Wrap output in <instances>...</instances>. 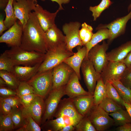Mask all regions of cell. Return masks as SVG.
<instances>
[{"mask_svg": "<svg viewBox=\"0 0 131 131\" xmlns=\"http://www.w3.org/2000/svg\"><path fill=\"white\" fill-rule=\"evenodd\" d=\"M130 88L131 89V87H130Z\"/></svg>", "mask_w": 131, "mask_h": 131, "instance_id": "9f6ffc18", "label": "cell"}, {"mask_svg": "<svg viewBox=\"0 0 131 131\" xmlns=\"http://www.w3.org/2000/svg\"><path fill=\"white\" fill-rule=\"evenodd\" d=\"M107 97L110 98L118 105L124 107V101L121 97L118 91L110 82H108L106 84Z\"/></svg>", "mask_w": 131, "mask_h": 131, "instance_id": "1f68e13d", "label": "cell"}, {"mask_svg": "<svg viewBox=\"0 0 131 131\" xmlns=\"http://www.w3.org/2000/svg\"><path fill=\"white\" fill-rule=\"evenodd\" d=\"M12 60L14 66H32L41 63L46 54L24 49L19 46L11 47L4 52Z\"/></svg>", "mask_w": 131, "mask_h": 131, "instance_id": "7a4b0ae2", "label": "cell"}, {"mask_svg": "<svg viewBox=\"0 0 131 131\" xmlns=\"http://www.w3.org/2000/svg\"><path fill=\"white\" fill-rule=\"evenodd\" d=\"M131 10V3L130 4L128 8V11L129 12Z\"/></svg>", "mask_w": 131, "mask_h": 131, "instance_id": "db71d44e", "label": "cell"}, {"mask_svg": "<svg viewBox=\"0 0 131 131\" xmlns=\"http://www.w3.org/2000/svg\"><path fill=\"white\" fill-rule=\"evenodd\" d=\"M0 100L5 102L10 105L13 109L20 108L21 105L19 98L17 96L7 97H0Z\"/></svg>", "mask_w": 131, "mask_h": 131, "instance_id": "ab89813d", "label": "cell"}, {"mask_svg": "<svg viewBox=\"0 0 131 131\" xmlns=\"http://www.w3.org/2000/svg\"><path fill=\"white\" fill-rule=\"evenodd\" d=\"M74 72L70 66L64 62L53 68L52 72L53 82L52 89L66 85Z\"/></svg>", "mask_w": 131, "mask_h": 131, "instance_id": "4fadbf2b", "label": "cell"}, {"mask_svg": "<svg viewBox=\"0 0 131 131\" xmlns=\"http://www.w3.org/2000/svg\"><path fill=\"white\" fill-rule=\"evenodd\" d=\"M0 77L5 81L8 87L16 90L20 82L12 73L0 70Z\"/></svg>", "mask_w": 131, "mask_h": 131, "instance_id": "f1b7e54d", "label": "cell"}, {"mask_svg": "<svg viewBox=\"0 0 131 131\" xmlns=\"http://www.w3.org/2000/svg\"><path fill=\"white\" fill-rule=\"evenodd\" d=\"M52 69L37 73L26 81L33 87L36 95L44 99L52 89Z\"/></svg>", "mask_w": 131, "mask_h": 131, "instance_id": "3957f363", "label": "cell"}, {"mask_svg": "<svg viewBox=\"0 0 131 131\" xmlns=\"http://www.w3.org/2000/svg\"><path fill=\"white\" fill-rule=\"evenodd\" d=\"M37 0H14L13 5L16 16L25 27L29 18L32 11L37 4Z\"/></svg>", "mask_w": 131, "mask_h": 131, "instance_id": "7c38bea8", "label": "cell"}, {"mask_svg": "<svg viewBox=\"0 0 131 131\" xmlns=\"http://www.w3.org/2000/svg\"><path fill=\"white\" fill-rule=\"evenodd\" d=\"M14 65L11 59L4 52L0 56V70L11 72Z\"/></svg>", "mask_w": 131, "mask_h": 131, "instance_id": "74e56055", "label": "cell"}, {"mask_svg": "<svg viewBox=\"0 0 131 131\" xmlns=\"http://www.w3.org/2000/svg\"><path fill=\"white\" fill-rule=\"evenodd\" d=\"M8 0H0V8L1 9H4L7 6Z\"/></svg>", "mask_w": 131, "mask_h": 131, "instance_id": "f907efd6", "label": "cell"}, {"mask_svg": "<svg viewBox=\"0 0 131 131\" xmlns=\"http://www.w3.org/2000/svg\"><path fill=\"white\" fill-rule=\"evenodd\" d=\"M114 121V125L119 126L126 123H131V117L127 111L123 108L109 114Z\"/></svg>", "mask_w": 131, "mask_h": 131, "instance_id": "d4e9b609", "label": "cell"}, {"mask_svg": "<svg viewBox=\"0 0 131 131\" xmlns=\"http://www.w3.org/2000/svg\"><path fill=\"white\" fill-rule=\"evenodd\" d=\"M117 131H131V123H128L118 126L116 129Z\"/></svg>", "mask_w": 131, "mask_h": 131, "instance_id": "f6af8a7d", "label": "cell"}, {"mask_svg": "<svg viewBox=\"0 0 131 131\" xmlns=\"http://www.w3.org/2000/svg\"><path fill=\"white\" fill-rule=\"evenodd\" d=\"M110 37V33L108 29L102 28L98 30L96 33L93 34L90 41L85 46L87 49V54L85 57L87 58L88 54L92 48L102 41L109 39Z\"/></svg>", "mask_w": 131, "mask_h": 131, "instance_id": "cb8c5ba5", "label": "cell"}, {"mask_svg": "<svg viewBox=\"0 0 131 131\" xmlns=\"http://www.w3.org/2000/svg\"><path fill=\"white\" fill-rule=\"evenodd\" d=\"M74 105L78 112L81 115H87L93 106V95H80L73 99Z\"/></svg>", "mask_w": 131, "mask_h": 131, "instance_id": "44dd1931", "label": "cell"}, {"mask_svg": "<svg viewBox=\"0 0 131 131\" xmlns=\"http://www.w3.org/2000/svg\"><path fill=\"white\" fill-rule=\"evenodd\" d=\"M77 47V51L72 55L68 57L64 62L70 66L78 76L80 80L81 79L80 69L83 61L87 54V49L84 46Z\"/></svg>", "mask_w": 131, "mask_h": 131, "instance_id": "ffe728a7", "label": "cell"}, {"mask_svg": "<svg viewBox=\"0 0 131 131\" xmlns=\"http://www.w3.org/2000/svg\"><path fill=\"white\" fill-rule=\"evenodd\" d=\"M75 131H97L87 115L84 116L75 126Z\"/></svg>", "mask_w": 131, "mask_h": 131, "instance_id": "d590c367", "label": "cell"}, {"mask_svg": "<svg viewBox=\"0 0 131 131\" xmlns=\"http://www.w3.org/2000/svg\"><path fill=\"white\" fill-rule=\"evenodd\" d=\"M23 27L18 20L0 37V42L5 43L11 47L20 46Z\"/></svg>", "mask_w": 131, "mask_h": 131, "instance_id": "5bb4252c", "label": "cell"}, {"mask_svg": "<svg viewBox=\"0 0 131 131\" xmlns=\"http://www.w3.org/2000/svg\"><path fill=\"white\" fill-rule=\"evenodd\" d=\"M37 96L34 93H32L19 97L22 107L26 108L29 106Z\"/></svg>", "mask_w": 131, "mask_h": 131, "instance_id": "60d3db41", "label": "cell"}, {"mask_svg": "<svg viewBox=\"0 0 131 131\" xmlns=\"http://www.w3.org/2000/svg\"><path fill=\"white\" fill-rule=\"evenodd\" d=\"M74 53L73 51L68 49L66 46L58 48L54 51H47L45 58L39 66L37 73L53 69Z\"/></svg>", "mask_w": 131, "mask_h": 131, "instance_id": "277c9868", "label": "cell"}, {"mask_svg": "<svg viewBox=\"0 0 131 131\" xmlns=\"http://www.w3.org/2000/svg\"><path fill=\"white\" fill-rule=\"evenodd\" d=\"M44 99L37 96L29 106L26 108L22 106L21 108L23 115H30L40 126L41 124L42 118L44 111Z\"/></svg>", "mask_w": 131, "mask_h": 131, "instance_id": "2e32d148", "label": "cell"}, {"mask_svg": "<svg viewBox=\"0 0 131 131\" xmlns=\"http://www.w3.org/2000/svg\"><path fill=\"white\" fill-rule=\"evenodd\" d=\"M0 86H7L5 81L1 77H0Z\"/></svg>", "mask_w": 131, "mask_h": 131, "instance_id": "f5cc1de1", "label": "cell"}, {"mask_svg": "<svg viewBox=\"0 0 131 131\" xmlns=\"http://www.w3.org/2000/svg\"><path fill=\"white\" fill-rule=\"evenodd\" d=\"M8 29L5 26L4 23V18L1 14L0 15V35H1L3 33V32L5 31Z\"/></svg>", "mask_w": 131, "mask_h": 131, "instance_id": "bcb514c9", "label": "cell"}, {"mask_svg": "<svg viewBox=\"0 0 131 131\" xmlns=\"http://www.w3.org/2000/svg\"><path fill=\"white\" fill-rule=\"evenodd\" d=\"M62 115L69 116L79 121L84 116L78 112L74 105L73 99L69 97L61 100L54 117L56 118Z\"/></svg>", "mask_w": 131, "mask_h": 131, "instance_id": "e0dca14e", "label": "cell"}, {"mask_svg": "<svg viewBox=\"0 0 131 131\" xmlns=\"http://www.w3.org/2000/svg\"><path fill=\"white\" fill-rule=\"evenodd\" d=\"M131 19V10L126 15L116 19L110 23L105 24H100L96 28V30L107 28L108 29L110 37L108 40L109 44L115 39L124 34L125 32L127 24Z\"/></svg>", "mask_w": 131, "mask_h": 131, "instance_id": "30bf717a", "label": "cell"}, {"mask_svg": "<svg viewBox=\"0 0 131 131\" xmlns=\"http://www.w3.org/2000/svg\"><path fill=\"white\" fill-rule=\"evenodd\" d=\"M25 121V124L23 126L16 130L17 131H41V128L33 119L28 115H23Z\"/></svg>", "mask_w": 131, "mask_h": 131, "instance_id": "4dcf8cb0", "label": "cell"}, {"mask_svg": "<svg viewBox=\"0 0 131 131\" xmlns=\"http://www.w3.org/2000/svg\"><path fill=\"white\" fill-rule=\"evenodd\" d=\"M45 36L47 51L66 46L65 36L56 24L45 32Z\"/></svg>", "mask_w": 131, "mask_h": 131, "instance_id": "9a60e30c", "label": "cell"}, {"mask_svg": "<svg viewBox=\"0 0 131 131\" xmlns=\"http://www.w3.org/2000/svg\"><path fill=\"white\" fill-rule=\"evenodd\" d=\"M131 51L130 41L106 53L108 60L112 61H122Z\"/></svg>", "mask_w": 131, "mask_h": 131, "instance_id": "603a6c76", "label": "cell"}, {"mask_svg": "<svg viewBox=\"0 0 131 131\" xmlns=\"http://www.w3.org/2000/svg\"><path fill=\"white\" fill-rule=\"evenodd\" d=\"M112 3V2L110 0H102L98 5L90 7L89 10L92 12L93 21H96L102 12L106 9L108 8Z\"/></svg>", "mask_w": 131, "mask_h": 131, "instance_id": "d6a6232c", "label": "cell"}, {"mask_svg": "<svg viewBox=\"0 0 131 131\" xmlns=\"http://www.w3.org/2000/svg\"><path fill=\"white\" fill-rule=\"evenodd\" d=\"M41 63L32 66H15L11 73L20 82H26L37 73Z\"/></svg>", "mask_w": 131, "mask_h": 131, "instance_id": "7402d4cb", "label": "cell"}, {"mask_svg": "<svg viewBox=\"0 0 131 131\" xmlns=\"http://www.w3.org/2000/svg\"><path fill=\"white\" fill-rule=\"evenodd\" d=\"M86 115L97 131H105L114 125V120L109 113L98 105H94Z\"/></svg>", "mask_w": 131, "mask_h": 131, "instance_id": "8992f818", "label": "cell"}, {"mask_svg": "<svg viewBox=\"0 0 131 131\" xmlns=\"http://www.w3.org/2000/svg\"><path fill=\"white\" fill-rule=\"evenodd\" d=\"M81 68L88 91L93 95L97 81L101 77L100 73L96 71L92 63L87 58L85 57L83 60Z\"/></svg>", "mask_w": 131, "mask_h": 131, "instance_id": "9c48e42d", "label": "cell"}, {"mask_svg": "<svg viewBox=\"0 0 131 131\" xmlns=\"http://www.w3.org/2000/svg\"><path fill=\"white\" fill-rule=\"evenodd\" d=\"M77 21L71 22L63 25L62 30L65 34L67 47L69 50L78 46H83L79 35V29L81 26Z\"/></svg>", "mask_w": 131, "mask_h": 131, "instance_id": "8fae6325", "label": "cell"}, {"mask_svg": "<svg viewBox=\"0 0 131 131\" xmlns=\"http://www.w3.org/2000/svg\"><path fill=\"white\" fill-rule=\"evenodd\" d=\"M65 86L52 89L45 101V109L41 120V125L47 120L52 119L58 105L65 95Z\"/></svg>", "mask_w": 131, "mask_h": 131, "instance_id": "5b68a950", "label": "cell"}, {"mask_svg": "<svg viewBox=\"0 0 131 131\" xmlns=\"http://www.w3.org/2000/svg\"><path fill=\"white\" fill-rule=\"evenodd\" d=\"M127 67L123 61H108L100 73L101 78L105 85L112 80H120Z\"/></svg>", "mask_w": 131, "mask_h": 131, "instance_id": "ba28073f", "label": "cell"}, {"mask_svg": "<svg viewBox=\"0 0 131 131\" xmlns=\"http://www.w3.org/2000/svg\"><path fill=\"white\" fill-rule=\"evenodd\" d=\"M14 129L11 114L6 115L0 114V131H11Z\"/></svg>", "mask_w": 131, "mask_h": 131, "instance_id": "8d00e7d4", "label": "cell"}, {"mask_svg": "<svg viewBox=\"0 0 131 131\" xmlns=\"http://www.w3.org/2000/svg\"><path fill=\"white\" fill-rule=\"evenodd\" d=\"M16 0V1H18V0Z\"/></svg>", "mask_w": 131, "mask_h": 131, "instance_id": "11a10c76", "label": "cell"}, {"mask_svg": "<svg viewBox=\"0 0 131 131\" xmlns=\"http://www.w3.org/2000/svg\"><path fill=\"white\" fill-rule=\"evenodd\" d=\"M110 82L117 90L122 99L131 104V89L124 85L120 80H113Z\"/></svg>", "mask_w": 131, "mask_h": 131, "instance_id": "4316f807", "label": "cell"}, {"mask_svg": "<svg viewBox=\"0 0 131 131\" xmlns=\"http://www.w3.org/2000/svg\"><path fill=\"white\" fill-rule=\"evenodd\" d=\"M13 109L11 106L7 103L0 100V114L6 115L11 113Z\"/></svg>", "mask_w": 131, "mask_h": 131, "instance_id": "ee69618b", "label": "cell"}, {"mask_svg": "<svg viewBox=\"0 0 131 131\" xmlns=\"http://www.w3.org/2000/svg\"><path fill=\"white\" fill-rule=\"evenodd\" d=\"M13 1L14 0H8V3L4 10L6 15L4 23L8 29L12 26L17 19L13 5Z\"/></svg>", "mask_w": 131, "mask_h": 131, "instance_id": "83f0119b", "label": "cell"}, {"mask_svg": "<svg viewBox=\"0 0 131 131\" xmlns=\"http://www.w3.org/2000/svg\"><path fill=\"white\" fill-rule=\"evenodd\" d=\"M78 76L74 72L65 86V95L73 99L80 95H91L88 91L83 89L80 84Z\"/></svg>", "mask_w": 131, "mask_h": 131, "instance_id": "d6986e66", "label": "cell"}, {"mask_svg": "<svg viewBox=\"0 0 131 131\" xmlns=\"http://www.w3.org/2000/svg\"><path fill=\"white\" fill-rule=\"evenodd\" d=\"M127 67H131V51L122 61Z\"/></svg>", "mask_w": 131, "mask_h": 131, "instance_id": "c3c4849f", "label": "cell"}, {"mask_svg": "<svg viewBox=\"0 0 131 131\" xmlns=\"http://www.w3.org/2000/svg\"><path fill=\"white\" fill-rule=\"evenodd\" d=\"M93 96L94 106L98 105L107 97L106 85L101 77L97 81Z\"/></svg>", "mask_w": 131, "mask_h": 131, "instance_id": "484cf974", "label": "cell"}, {"mask_svg": "<svg viewBox=\"0 0 131 131\" xmlns=\"http://www.w3.org/2000/svg\"><path fill=\"white\" fill-rule=\"evenodd\" d=\"M45 33L34 12H31L23 28L20 47L25 50L46 54L47 49Z\"/></svg>", "mask_w": 131, "mask_h": 131, "instance_id": "6da1fadb", "label": "cell"}, {"mask_svg": "<svg viewBox=\"0 0 131 131\" xmlns=\"http://www.w3.org/2000/svg\"><path fill=\"white\" fill-rule=\"evenodd\" d=\"M0 95L1 97L17 96L16 90L4 86H0Z\"/></svg>", "mask_w": 131, "mask_h": 131, "instance_id": "7bdbcfd3", "label": "cell"}, {"mask_svg": "<svg viewBox=\"0 0 131 131\" xmlns=\"http://www.w3.org/2000/svg\"><path fill=\"white\" fill-rule=\"evenodd\" d=\"M41 1H44L45 0H41ZM53 2H55L57 3L59 5L58 9L60 11L63 10L64 9L62 6V4L68 3L71 0H50Z\"/></svg>", "mask_w": 131, "mask_h": 131, "instance_id": "7dc6e473", "label": "cell"}, {"mask_svg": "<svg viewBox=\"0 0 131 131\" xmlns=\"http://www.w3.org/2000/svg\"><path fill=\"white\" fill-rule=\"evenodd\" d=\"M75 126L72 125H68L63 127L59 131H75Z\"/></svg>", "mask_w": 131, "mask_h": 131, "instance_id": "681fc988", "label": "cell"}, {"mask_svg": "<svg viewBox=\"0 0 131 131\" xmlns=\"http://www.w3.org/2000/svg\"><path fill=\"white\" fill-rule=\"evenodd\" d=\"M98 106L109 114L123 108L122 106L107 97L102 101Z\"/></svg>", "mask_w": 131, "mask_h": 131, "instance_id": "836d02e7", "label": "cell"}, {"mask_svg": "<svg viewBox=\"0 0 131 131\" xmlns=\"http://www.w3.org/2000/svg\"><path fill=\"white\" fill-rule=\"evenodd\" d=\"M33 11L41 26L45 32L55 24V20L59 11L58 9L54 13H50L43 9L38 4Z\"/></svg>", "mask_w": 131, "mask_h": 131, "instance_id": "ac0fdd59", "label": "cell"}, {"mask_svg": "<svg viewBox=\"0 0 131 131\" xmlns=\"http://www.w3.org/2000/svg\"><path fill=\"white\" fill-rule=\"evenodd\" d=\"M21 108L13 109L11 113L15 129H18L23 126L25 124Z\"/></svg>", "mask_w": 131, "mask_h": 131, "instance_id": "e575fe53", "label": "cell"}, {"mask_svg": "<svg viewBox=\"0 0 131 131\" xmlns=\"http://www.w3.org/2000/svg\"><path fill=\"white\" fill-rule=\"evenodd\" d=\"M109 45L104 40L102 44H98L92 48L87 55L96 71L100 73L108 61L106 51Z\"/></svg>", "mask_w": 131, "mask_h": 131, "instance_id": "52a82bcc", "label": "cell"}, {"mask_svg": "<svg viewBox=\"0 0 131 131\" xmlns=\"http://www.w3.org/2000/svg\"><path fill=\"white\" fill-rule=\"evenodd\" d=\"M82 28L79 31V36L83 46L85 45L91 40L93 34L92 27L84 22L81 25Z\"/></svg>", "mask_w": 131, "mask_h": 131, "instance_id": "f546056e", "label": "cell"}, {"mask_svg": "<svg viewBox=\"0 0 131 131\" xmlns=\"http://www.w3.org/2000/svg\"><path fill=\"white\" fill-rule=\"evenodd\" d=\"M16 90L17 96L18 97L29 94L34 93L33 87L26 81L20 82Z\"/></svg>", "mask_w": 131, "mask_h": 131, "instance_id": "f35d334b", "label": "cell"}, {"mask_svg": "<svg viewBox=\"0 0 131 131\" xmlns=\"http://www.w3.org/2000/svg\"><path fill=\"white\" fill-rule=\"evenodd\" d=\"M120 81L125 86L130 88L131 86V67H127Z\"/></svg>", "mask_w": 131, "mask_h": 131, "instance_id": "b9f144b4", "label": "cell"}, {"mask_svg": "<svg viewBox=\"0 0 131 131\" xmlns=\"http://www.w3.org/2000/svg\"><path fill=\"white\" fill-rule=\"evenodd\" d=\"M123 105L124 107L129 113L131 117V104H128L124 101Z\"/></svg>", "mask_w": 131, "mask_h": 131, "instance_id": "816d5d0a", "label": "cell"}]
</instances>
